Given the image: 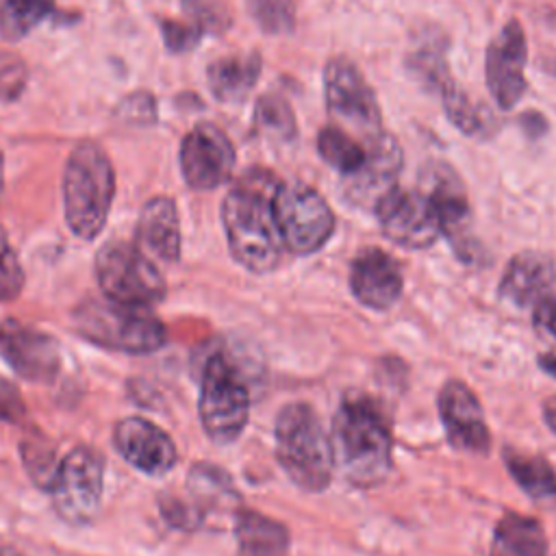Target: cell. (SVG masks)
<instances>
[{"label": "cell", "mask_w": 556, "mask_h": 556, "mask_svg": "<svg viewBox=\"0 0 556 556\" xmlns=\"http://www.w3.org/2000/svg\"><path fill=\"white\" fill-rule=\"evenodd\" d=\"M280 180L265 169L245 172L226 193L222 224L228 248L245 269L271 271L282 256V237L274 215V193Z\"/></svg>", "instance_id": "cell-1"}, {"label": "cell", "mask_w": 556, "mask_h": 556, "mask_svg": "<svg viewBox=\"0 0 556 556\" xmlns=\"http://www.w3.org/2000/svg\"><path fill=\"white\" fill-rule=\"evenodd\" d=\"M200 421L219 445L241 437L250 415V389L237 365L222 352L211 354L200 382Z\"/></svg>", "instance_id": "cell-6"}, {"label": "cell", "mask_w": 556, "mask_h": 556, "mask_svg": "<svg viewBox=\"0 0 556 556\" xmlns=\"http://www.w3.org/2000/svg\"><path fill=\"white\" fill-rule=\"evenodd\" d=\"M541 367H543L547 374L556 376V356H554V354H543V356H541Z\"/></svg>", "instance_id": "cell-40"}, {"label": "cell", "mask_w": 556, "mask_h": 556, "mask_svg": "<svg viewBox=\"0 0 556 556\" xmlns=\"http://www.w3.org/2000/svg\"><path fill=\"white\" fill-rule=\"evenodd\" d=\"M22 460H24V467L30 473L33 482L48 489L54 478V471L59 467V460H56V452H54L52 443L37 428L30 430L22 439Z\"/></svg>", "instance_id": "cell-31"}, {"label": "cell", "mask_w": 556, "mask_h": 556, "mask_svg": "<svg viewBox=\"0 0 556 556\" xmlns=\"http://www.w3.org/2000/svg\"><path fill=\"white\" fill-rule=\"evenodd\" d=\"M319 156L345 178L356 174L367 159V146L337 124H328L317 135Z\"/></svg>", "instance_id": "cell-26"}, {"label": "cell", "mask_w": 556, "mask_h": 556, "mask_svg": "<svg viewBox=\"0 0 556 556\" xmlns=\"http://www.w3.org/2000/svg\"><path fill=\"white\" fill-rule=\"evenodd\" d=\"M439 415L445 426L450 443L465 452H486L491 434L482 406L473 391L460 382L450 380L439 391Z\"/></svg>", "instance_id": "cell-17"}, {"label": "cell", "mask_w": 556, "mask_h": 556, "mask_svg": "<svg viewBox=\"0 0 556 556\" xmlns=\"http://www.w3.org/2000/svg\"><path fill=\"white\" fill-rule=\"evenodd\" d=\"M556 293V263L543 252H519L506 265L500 295L519 306L536 308Z\"/></svg>", "instance_id": "cell-20"}, {"label": "cell", "mask_w": 556, "mask_h": 556, "mask_svg": "<svg viewBox=\"0 0 556 556\" xmlns=\"http://www.w3.org/2000/svg\"><path fill=\"white\" fill-rule=\"evenodd\" d=\"M24 415H26V406L20 391L9 380L0 378V419L17 424L24 419Z\"/></svg>", "instance_id": "cell-37"}, {"label": "cell", "mask_w": 556, "mask_h": 556, "mask_svg": "<svg viewBox=\"0 0 556 556\" xmlns=\"http://www.w3.org/2000/svg\"><path fill=\"white\" fill-rule=\"evenodd\" d=\"M254 22L267 35H289L295 26L293 0H248Z\"/></svg>", "instance_id": "cell-32"}, {"label": "cell", "mask_w": 556, "mask_h": 556, "mask_svg": "<svg viewBox=\"0 0 556 556\" xmlns=\"http://www.w3.org/2000/svg\"><path fill=\"white\" fill-rule=\"evenodd\" d=\"M365 165L348 176V195L358 204H371L395 187L397 174L402 169V148L395 137L384 130L369 139L367 143Z\"/></svg>", "instance_id": "cell-19"}, {"label": "cell", "mask_w": 556, "mask_h": 556, "mask_svg": "<svg viewBox=\"0 0 556 556\" xmlns=\"http://www.w3.org/2000/svg\"><path fill=\"white\" fill-rule=\"evenodd\" d=\"M137 245L161 263H176L180 256V222L172 198H150L137 222Z\"/></svg>", "instance_id": "cell-21"}, {"label": "cell", "mask_w": 556, "mask_h": 556, "mask_svg": "<svg viewBox=\"0 0 556 556\" xmlns=\"http://www.w3.org/2000/svg\"><path fill=\"white\" fill-rule=\"evenodd\" d=\"M334 465L356 486L382 482L391 469V426L367 397H345L332 421Z\"/></svg>", "instance_id": "cell-2"}, {"label": "cell", "mask_w": 556, "mask_h": 556, "mask_svg": "<svg viewBox=\"0 0 556 556\" xmlns=\"http://www.w3.org/2000/svg\"><path fill=\"white\" fill-rule=\"evenodd\" d=\"M104 484V458L91 445H76L54 471L48 486L56 515L72 523H89L100 508Z\"/></svg>", "instance_id": "cell-10"}, {"label": "cell", "mask_w": 556, "mask_h": 556, "mask_svg": "<svg viewBox=\"0 0 556 556\" xmlns=\"http://www.w3.org/2000/svg\"><path fill=\"white\" fill-rule=\"evenodd\" d=\"M382 232L410 250L430 248L441 237V222L432 200L424 191L389 189L374 206Z\"/></svg>", "instance_id": "cell-11"}, {"label": "cell", "mask_w": 556, "mask_h": 556, "mask_svg": "<svg viewBox=\"0 0 556 556\" xmlns=\"http://www.w3.org/2000/svg\"><path fill=\"white\" fill-rule=\"evenodd\" d=\"M543 67H545V72H549L552 76H556V59L545 61V63H543Z\"/></svg>", "instance_id": "cell-41"}, {"label": "cell", "mask_w": 556, "mask_h": 556, "mask_svg": "<svg viewBox=\"0 0 556 556\" xmlns=\"http://www.w3.org/2000/svg\"><path fill=\"white\" fill-rule=\"evenodd\" d=\"M52 11L54 0H0V35L9 41H17Z\"/></svg>", "instance_id": "cell-29"}, {"label": "cell", "mask_w": 556, "mask_h": 556, "mask_svg": "<svg viewBox=\"0 0 556 556\" xmlns=\"http://www.w3.org/2000/svg\"><path fill=\"white\" fill-rule=\"evenodd\" d=\"M254 122L265 135H269L274 139L289 141L298 132L293 109L287 102V98H282L280 93H265L258 98L256 111H254Z\"/></svg>", "instance_id": "cell-30"}, {"label": "cell", "mask_w": 556, "mask_h": 556, "mask_svg": "<svg viewBox=\"0 0 556 556\" xmlns=\"http://www.w3.org/2000/svg\"><path fill=\"white\" fill-rule=\"evenodd\" d=\"M439 98L443 102V111L447 119L465 135L469 137H482L491 130V117L489 113L478 106L458 85L456 80L450 83L439 91Z\"/></svg>", "instance_id": "cell-28"}, {"label": "cell", "mask_w": 556, "mask_h": 556, "mask_svg": "<svg viewBox=\"0 0 556 556\" xmlns=\"http://www.w3.org/2000/svg\"><path fill=\"white\" fill-rule=\"evenodd\" d=\"M326 106L332 124L341 126L350 135L374 139L382 132V113L378 98L363 76V72L348 56H332L324 67Z\"/></svg>", "instance_id": "cell-8"}, {"label": "cell", "mask_w": 556, "mask_h": 556, "mask_svg": "<svg viewBox=\"0 0 556 556\" xmlns=\"http://www.w3.org/2000/svg\"><path fill=\"white\" fill-rule=\"evenodd\" d=\"M235 167V148L215 124H198L180 143V172L191 189L208 191L224 185Z\"/></svg>", "instance_id": "cell-13"}, {"label": "cell", "mask_w": 556, "mask_h": 556, "mask_svg": "<svg viewBox=\"0 0 556 556\" xmlns=\"http://www.w3.org/2000/svg\"><path fill=\"white\" fill-rule=\"evenodd\" d=\"M185 4L202 30H224L230 26V15L217 0H185Z\"/></svg>", "instance_id": "cell-34"}, {"label": "cell", "mask_w": 556, "mask_h": 556, "mask_svg": "<svg viewBox=\"0 0 556 556\" xmlns=\"http://www.w3.org/2000/svg\"><path fill=\"white\" fill-rule=\"evenodd\" d=\"M239 556H287L289 530L256 510H239L235 521Z\"/></svg>", "instance_id": "cell-23"}, {"label": "cell", "mask_w": 556, "mask_h": 556, "mask_svg": "<svg viewBox=\"0 0 556 556\" xmlns=\"http://www.w3.org/2000/svg\"><path fill=\"white\" fill-rule=\"evenodd\" d=\"M350 287L354 298L367 308H389L404 289L400 263L380 248L361 250L350 267Z\"/></svg>", "instance_id": "cell-18"}, {"label": "cell", "mask_w": 556, "mask_h": 556, "mask_svg": "<svg viewBox=\"0 0 556 556\" xmlns=\"http://www.w3.org/2000/svg\"><path fill=\"white\" fill-rule=\"evenodd\" d=\"M161 33L167 48L174 52H185L193 48L202 37V28L198 24L176 20H161Z\"/></svg>", "instance_id": "cell-35"}, {"label": "cell", "mask_w": 556, "mask_h": 556, "mask_svg": "<svg viewBox=\"0 0 556 556\" xmlns=\"http://www.w3.org/2000/svg\"><path fill=\"white\" fill-rule=\"evenodd\" d=\"M26 83V67L20 59H0V98L13 100L22 93Z\"/></svg>", "instance_id": "cell-36"}, {"label": "cell", "mask_w": 556, "mask_h": 556, "mask_svg": "<svg viewBox=\"0 0 556 556\" xmlns=\"http://www.w3.org/2000/svg\"><path fill=\"white\" fill-rule=\"evenodd\" d=\"M274 215L285 250L313 254L334 232L330 204L304 182H280L274 193Z\"/></svg>", "instance_id": "cell-9"}, {"label": "cell", "mask_w": 556, "mask_h": 556, "mask_svg": "<svg viewBox=\"0 0 556 556\" xmlns=\"http://www.w3.org/2000/svg\"><path fill=\"white\" fill-rule=\"evenodd\" d=\"M72 324L85 341L115 352L148 354L167 341L163 321L150 308L119 304L104 295L83 300L72 313Z\"/></svg>", "instance_id": "cell-5"}, {"label": "cell", "mask_w": 556, "mask_h": 556, "mask_svg": "<svg viewBox=\"0 0 556 556\" xmlns=\"http://www.w3.org/2000/svg\"><path fill=\"white\" fill-rule=\"evenodd\" d=\"M96 278L102 295L139 308H150L167 293L156 263L130 241L113 239L96 254Z\"/></svg>", "instance_id": "cell-7"}, {"label": "cell", "mask_w": 556, "mask_h": 556, "mask_svg": "<svg viewBox=\"0 0 556 556\" xmlns=\"http://www.w3.org/2000/svg\"><path fill=\"white\" fill-rule=\"evenodd\" d=\"M276 456L300 489L321 491L330 484L334 473L332 439L308 404L293 402L278 413Z\"/></svg>", "instance_id": "cell-4"}, {"label": "cell", "mask_w": 556, "mask_h": 556, "mask_svg": "<svg viewBox=\"0 0 556 556\" xmlns=\"http://www.w3.org/2000/svg\"><path fill=\"white\" fill-rule=\"evenodd\" d=\"M549 20H552V24L556 26V13H552V17H549Z\"/></svg>", "instance_id": "cell-44"}, {"label": "cell", "mask_w": 556, "mask_h": 556, "mask_svg": "<svg viewBox=\"0 0 556 556\" xmlns=\"http://www.w3.org/2000/svg\"><path fill=\"white\" fill-rule=\"evenodd\" d=\"M406 67L434 93L454 83L445 59V43L441 33H430L428 28L417 35V41L406 54Z\"/></svg>", "instance_id": "cell-25"}, {"label": "cell", "mask_w": 556, "mask_h": 556, "mask_svg": "<svg viewBox=\"0 0 556 556\" xmlns=\"http://www.w3.org/2000/svg\"><path fill=\"white\" fill-rule=\"evenodd\" d=\"M2 185H4V163H2V152H0V195H2Z\"/></svg>", "instance_id": "cell-43"}, {"label": "cell", "mask_w": 556, "mask_h": 556, "mask_svg": "<svg viewBox=\"0 0 556 556\" xmlns=\"http://www.w3.org/2000/svg\"><path fill=\"white\" fill-rule=\"evenodd\" d=\"M0 556H22V554L11 549V547H0Z\"/></svg>", "instance_id": "cell-42"}, {"label": "cell", "mask_w": 556, "mask_h": 556, "mask_svg": "<svg viewBox=\"0 0 556 556\" xmlns=\"http://www.w3.org/2000/svg\"><path fill=\"white\" fill-rule=\"evenodd\" d=\"M504 463L515 478V482L532 497H549L556 495V471L552 465L534 454H521L506 450Z\"/></svg>", "instance_id": "cell-27"}, {"label": "cell", "mask_w": 556, "mask_h": 556, "mask_svg": "<svg viewBox=\"0 0 556 556\" xmlns=\"http://www.w3.org/2000/svg\"><path fill=\"white\" fill-rule=\"evenodd\" d=\"M439 215L441 235L450 239L463 258L476 256V239L471 237V213L458 176L447 165H437L428 174V189L424 191Z\"/></svg>", "instance_id": "cell-16"}, {"label": "cell", "mask_w": 556, "mask_h": 556, "mask_svg": "<svg viewBox=\"0 0 556 556\" xmlns=\"http://www.w3.org/2000/svg\"><path fill=\"white\" fill-rule=\"evenodd\" d=\"M528 63V39L521 22L510 17L500 33L486 46L484 78L493 102L508 111L513 109L528 89L526 80Z\"/></svg>", "instance_id": "cell-12"}, {"label": "cell", "mask_w": 556, "mask_h": 556, "mask_svg": "<svg viewBox=\"0 0 556 556\" xmlns=\"http://www.w3.org/2000/svg\"><path fill=\"white\" fill-rule=\"evenodd\" d=\"M263 59L256 50L235 52L213 61L206 70L213 96L226 104H237L248 98L261 76Z\"/></svg>", "instance_id": "cell-22"}, {"label": "cell", "mask_w": 556, "mask_h": 556, "mask_svg": "<svg viewBox=\"0 0 556 556\" xmlns=\"http://www.w3.org/2000/svg\"><path fill=\"white\" fill-rule=\"evenodd\" d=\"M543 417H545V424L549 426V430L556 432V395L549 397V400L543 404Z\"/></svg>", "instance_id": "cell-39"}, {"label": "cell", "mask_w": 556, "mask_h": 556, "mask_svg": "<svg viewBox=\"0 0 556 556\" xmlns=\"http://www.w3.org/2000/svg\"><path fill=\"white\" fill-rule=\"evenodd\" d=\"M113 443L128 465L148 476L167 473L178 458L172 437L143 417H126L117 421Z\"/></svg>", "instance_id": "cell-15"}, {"label": "cell", "mask_w": 556, "mask_h": 556, "mask_svg": "<svg viewBox=\"0 0 556 556\" xmlns=\"http://www.w3.org/2000/svg\"><path fill=\"white\" fill-rule=\"evenodd\" d=\"M24 269L22 263L0 226V302H11L22 293Z\"/></svg>", "instance_id": "cell-33"}, {"label": "cell", "mask_w": 556, "mask_h": 556, "mask_svg": "<svg viewBox=\"0 0 556 556\" xmlns=\"http://www.w3.org/2000/svg\"><path fill=\"white\" fill-rule=\"evenodd\" d=\"M0 354L15 374L30 382H50L61 369L54 337L20 319L0 321Z\"/></svg>", "instance_id": "cell-14"}, {"label": "cell", "mask_w": 556, "mask_h": 556, "mask_svg": "<svg viewBox=\"0 0 556 556\" xmlns=\"http://www.w3.org/2000/svg\"><path fill=\"white\" fill-rule=\"evenodd\" d=\"M547 541L543 526L526 515L506 513L491 541V556H545Z\"/></svg>", "instance_id": "cell-24"}, {"label": "cell", "mask_w": 556, "mask_h": 556, "mask_svg": "<svg viewBox=\"0 0 556 556\" xmlns=\"http://www.w3.org/2000/svg\"><path fill=\"white\" fill-rule=\"evenodd\" d=\"M115 195V172L106 152L93 141H80L65 163L63 206L70 230L96 239L106 224Z\"/></svg>", "instance_id": "cell-3"}, {"label": "cell", "mask_w": 556, "mask_h": 556, "mask_svg": "<svg viewBox=\"0 0 556 556\" xmlns=\"http://www.w3.org/2000/svg\"><path fill=\"white\" fill-rule=\"evenodd\" d=\"M534 319L545 330L547 337L556 339V293L534 308Z\"/></svg>", "instance_id": "cell-38"}]
</instances>
